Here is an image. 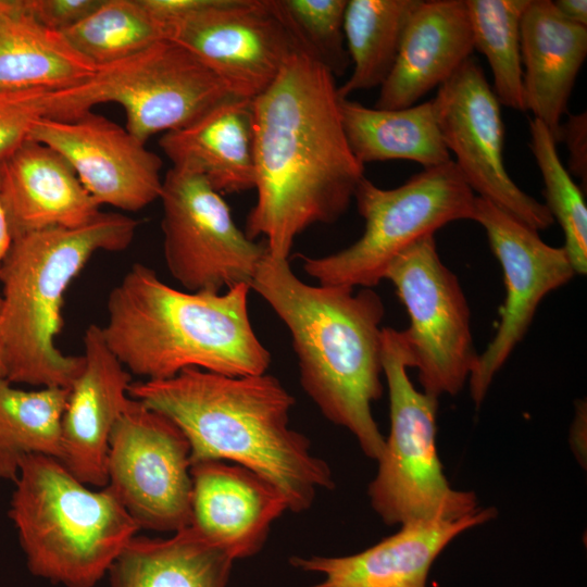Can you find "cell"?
I'll return each instance as SVG.
<instances>
[{
  "label": "cell",
  "instance_id": "obj_1",
  "mask_svg": "<svg viewBox=\"0 0 587 587\" xmlns=\"http://www.w3.org/2000/svg\"><path fill=\"white\" fill-rule=\"evenodd\" d=\"M251 108L257 200L245 234L288 260L301 233L346 212L364 165L346 136L335 76L308 52L292 54Z\"/></svg>",
  "mask_w": 587,
  "mask_h": 587
},
{
  "label": "cell",
  "instance_id": "obj_2",
  "mask_svg": "<svg viewBox=\"0 0 587 587\" xmlns=\"http://www.w3.org/2000/svg\"><path fill=\"white\" fill-rule=\"evenodd\" d=\"M128 395L182 430L191 464L241 465L273 484L292 512L308 510L320 490L334 487L327 463L290 427L295 399L273 375L187 369L165 379L132 382Z\"/></svg>",
  "mask_w": 587,
  "mask_h": 587
},
{
  "label": "cell",
  "instance_id": "obj_3",
  "mask_svg": "<svg viewBox=\"0 0 587 587\" xmlns=\"http://www.w3.org/2000/svg\"><path fill=\"white\" fill-rule=\"evenodd\" d=\"M250 288L288 328L304 391L377 461L385 448L372 413L383 392L380 297L372 288L305 284L267 251Z\"/></svg>",
  "mask_w": 587,
  "mask_h": 587
},
{
  "label": "cell",
  "instance_id": "obj_4",
  "mask_svg": "<svg viewBox=\"0 0 587 587\" xmlns=\"http://www.w3.org/2000/svg\"><path fill=\"white\" fill-rule=\"evenodd\" d=\"M248 285L223 292L187 291L135 263L107 300L101 326L107 345L126 370L145 380L187 369L227 376L266 373L271 353L249 316Z\"/></svg>",
  "mask_w": 587,
  "mask_h": 587
},
{
  "label": "cell",
  "instance_id": "obj_5",
  "mask_svg": "<svg viewBox=\"0 0 587 587\" xmlns=\"http://www.w3.org/2000/svg\"><path fill=\"white\" fill-rule=\"evenodd\" d=\"M138 225L128 215L100 212L78 227L13 238L0 264V342L7 380L71 388L84 359L65 354L57 346L65 292L96 252L127 249Z\"/></svg>",
  "mask_w": 587,
  "mask_h": 587
},
{
  "label": "cell",
  "instance_id": "obj_6",
  "mask_svg": "<svg viewBox=\"0 0 587 587\" xmlns=\"http://www.w3.org/2000/svg\"><path fill=\"white\" fill-rule=\"evenodd\" d=\"M10 501L27 567L65 587H93L139 529L105 486L91 490L58 459L32 454Z\"/></svg>",
  "mask_w": 587,
  "mask_h": 587
},
{
  "label": "cell",
  "instance_id": "obj_7",
  "mask_svg": "<svg viewBox=\"0 0 587 587\" xmlns=\"http://www.w3.org/2000/svg\"><path fill=\"white\" fill-rule=\"evenodd\" d=\"M382 365L389 394L390 432L369 486L372 508L388 525L455 521L477 512V497L448 483L436 446L438 398L419 391L400 330L383 327Z\"/></svg>",
  "mask_w": 587,
  "mask_h": 587
},
{
  "label": "cell",
  "instance_id": "obj_8",
  "mask_svg": "<svg viewBox=\"0 0 587 587\" xmlns=\"http://www.w3.org/2000/svg\"><path fill=\"white\" fill-rule=\"evenodd\" d=\"M353 198L364 220L362 236L336 253L303 257L304 272L321 285L376 286L414 242L451 222L472 220L476 196L451 160L391 189L364 177Z\"/></svg>",
  "mask_w": 587,
  "mask_h": 587
},
{
  "label": "cell",
  "instance_id": "obj_9",
  "mask_svg": "<svg viewBox=\"0 0 587 587\" xmlns=\"http://www.w3.org/2000/svg\"><path fill=\"white\" fill-rule=\"evenodd\" d=\"M235 98L196 55L161 40L121 61L98 66L87 80L60 90V118L70 120L101 103L125 112V128L146 142L184 127L216 104Z\"/></svg>",
  "mask_w": 587,
  "mask_h": 587
},
{
  "label": "cell",
  "instance_id": "obj_10",
  "mask_svg": "<svg viewBox=\"0 0 587 587\" xmlns=\"http://www.w3.org/2000/svg\"><path fill=\"white\" fill-rule=\"evenodd\" d=\"M410 320L400 330L410 367L423 391L438 398L462 390L476 364L471 312L458 277L440 260L434 235L426 236L388 266Z\"/></svg>",
  "mask_w": 587,
  "mask_h": 587
},
{
  "label": "cell",
  "instance_id": "obj_11",
  "mask_svg": "<svg viewBox=\"0 0 587 587\" xmlns=\"http://www.w3.org/2000/svg\"><path fill=\"white\" fill-rule=\"evenodd\" d=\"M160 200L164 260L185 290L251 285L266 248L238 228L221 193L201 176L171 167Z\"/></svg>",
  "mask_w": 587,
  "mask_h": 587
},
{
  "label": "cell",
  "instance_id": "obj_12",
  "mask_svg": "<svg viewBox=\"0 0 587 587\" xmlns=\"http://www.w3.org/2000/svg\"><path fill=\"white\" fill-rule=\"evenodd\" d=\"M190 469L182 430L130 398L110 435L107 487L139 528L175 533L190 525Z\"/></svg>",
  "mask_w": 587,
  "mask_h": 587
},
{
  "label": "cell",
  "instance_id": "obj_13",
  "mask_svg": "<svg viewBox=\"0 0 587 587\" xmlns=\"http://www.w3.org/2000/svg\"><path fill=\"white\" fill-rule=\"evenodd\" d=\"M165 26L167 40L196 55L240 99L264 92L302 50L276 0H203Z\"/></svg>",
  "mask_w": 587,
  "mask_h": 587
},
{
  "label": "cell",
  "instance_id": "obj_14",
  "mask_svg": "<svg viewBox=\"0 0 587 587\" xmlns=\"http://www.w3.org/2000/svg\"><path fill=\"white\" fill-rule=\"evenodd\" d=\"M432 101L444 142L473 192L536 232L550 227L554 220L548 208L507 172L500 102L480 65L467 59Z\"/></svg>",
  "mask_w": 587,
  "mask_h": 587
},
{
  "label": "cell",
  "instance_id": "obj_15",
  "mask_svg": "<svg viewBox=\"0 0 587 587\" xmlns=\"http://www.w3.org/2000/svg\"><path fill=\"white\" fill-rule=\"evenodd\" d=\"M472 220L485 229L505 286L498 329L478 353L469 377L471 397L478 407L495 375L525 336L541 300L576 274L563 247L546 243L538 232L490 201L476 197Z\"/></svg>",
  "mask_w": 587,
  "mask_h": 587
},
{
  "label": "cell",
  "instance_id": "obj_16",
  "mask_svg": "<svg viewBox=\"0 0 587 587\" xmlns=\"http://www.w3.org/2000/svg\"><path fill=\"white\" fill-rule=\"evenodd\" d=\"M28 139L59 152L100 207L136 212L160 199V157L103 115L88 111L70 120L45 117Z\"/></svg>",
  "mask_w": 587,
  "mask_h": 587
},
{
  "label": "cell",
  "instance_id": "obj_17",
  "mask_svg": "<svg viewBox=\"0 0 587 587\" xmlns=\"http://www.w3.org/2000/svg\"><path fill=\"white\" fill-rule=\"evenodd\" d=\"M83 342L84 365L68 389L59 461L85 485L105 487L110 435L130 401L133 380L107 345L101 326L90 324Z\"/></svg>",
  "mask_w": 587,
  "mask_h": 587
},
{
  "label": "cell",
  "instance_id": "obj_18",
  "mask_svg": "<svg viewBox=\"0 0 587 587\" xmlns=\"http://www.w3.org/2000/svg\"><path fill=\"white\" fill-rule=\"evenodd\" d=\"M496 510L479 509L455 521H420L351 555L292 557L294 566L323 575L310 587H426L429 569L458 535L488 522Z\"/></svg>",
  "mask_w": 587,
  "mask_h": 587
},
{
  "label": "cell",
  "instance_id": "obj_19",
  "mask_svg": "<svg viewBox=\"0 0 587 587\" xmlns=\"http://www.w3.org/2000/svg\"><path fill=\"white\" fill-rule=\"evenodd\" d=\"M0 193L12 239L87 224L101 211L67 161L27 139L0 161Z\"/></svg>",
  "mask_w": 587,
  "mask_h": 587
},
{
  "label": "cell",
  "instance_id": "obj_20",
  "mask_svg": "<svg viewBox=\"0 0 587 587\" xmlns=\"http://www.w3.org/2000/svg\"><path fill=\"white\" fill-rule=\"evenodd\" d=\"M190 525L222 544L236 559L255 554L286 510L283 494L268 480L238 464H191Z\"/></svg>",
  "mask_w": 587,
  "mask_h": 587
},
{
  "label": "cell",
  "instance_id": "obj_21",
  "mask_svg": "<svg viewBox=\"0 0 587 587\" xmlns=\"http://www.w3.org/2000/svg\"><path fill=\"white\" fill-rule=\"evenodd\" d=\"M474 50L465 0H420L404 28L375 108L414 105L447 82Z\"/></svg>",
  "mask_w": 587,
  "mask_h": 587
},
{
  "label": "cell",
  "instance_id": "obj_22",
  "mask_svg": "<svg viewBox=\"0 0 587 587\" xmlns=\"http://www.w3.org/2000/svg\"><path fill=\"white\" fill-rule=\"evenodd\" d=\"M526 111L559 143L561 118L587 55V27L564 20L552 0H529L521 20Z\"/></svg>",
  "mask_w": 587,
  "mask_h": 587
},
{
  "label": "cell",
  "instance_id": "obj_23",
  "mask_svg": "<svg viewBox=\"0 0 587 587\" xmlns=\"http://www.w3.org/2000/svg\"><path fill=\"white\" fill-rule=\"evenodd\" d=\"M251 101L229 98L163 134L159 145L172 167L201 176L221 195L254 189Z\"/></svg>",
  "mask_w": 587,
  "mask_h": 587
},
{
  "label": "cell",
  "instance_id": "obj_24",
  "mask_svg": "<svg viewBox=\"0 0 587 587\" xmlns=\"http://www.w3.org/2000/svg\"><path fill=\"white\" fill-rule=\"evenodd\" d=\"M235 558L189 525L166 539L134 536L112 563L111 587H226Z\"/></svg>",
  "mask_w": 587,
  "mask_h": 587
},
{
  "label": "cell",
  "instance_id": "obj_25",
  "mask_svg": "<svg viewBox=\"0 0 587 587\" xmlns=\"http://www.w3.org/2000/svg\"><path fill=\"white\" fill-rule=\"evenodd\" d=\"M97 68L62 33L41 25L23 0H0V89L67 88Z\"/></svg>",
  "mask_w": 587,
  "mask_h": 587
},
{
  "label": "cell",
  "instance_id": "obj_26",
  "mask_svg": "<svg viewBox=\"0 0 587 587\" xmlns=\"http://www.w3.org/2000/svg\"><path fill=\"white\" fill-rule=\"evenodd\" d=\"M340 113L351 150L363 165L408 160L429 168L451 161L432 99L403 109H377L340 98Z\"/></svg>",
  "mask_w": 587,
  "mask_h": 587
},
{
  "label": "cell",
  "instance_id": "obj_27",
  "mask_svg": "<svg viewBox=\"0 0 587 587\" xmlns=\"http://www.w3.org/2000/svg\"><path fill=\"white\" fill-rule=\"evenodd\" d=\"M419 3L420 0H348L344 34L352 72L338 87L340 98L384 84Z\"/></svg>",
  "mask_w": 587,
  "mask_h": 587
},
{
  "label": "cell",
  "instance_id": "obj_28",
  "mask_svg": "<svg viewBox=\"0 0 587 587\" xmlns=\"http://www.w3.org/2000/svg\"><path fill=\"white\" fill-rule=\"evenodd\" d=\"M67 397L65 388L25 390L0 380V479L14 482L27 455L61 459Z\"/></svg>",
  "mask_w": 587,
  "mask_h": 587
},
{
  "label": "cell",
  "instance_id": "obj_29",
  "mask_svg": "<svg viewBox=\"0 0 587 587\" xmlns=\"http://www.w3.org/2000/svg\"><path fill=\"white\" fill-rule=\"evenodd\" d=\"M63 35L95 65L103 66L166 40V27L143 0H101Z\"/></svg>",
  "mask_w": 587,
  "mask_h": 587
},
{
  "label": "cell",
  "instance_id": "obj_30",
  "mask_svg": "<svg viewBox=\"0 0 587 587\" xmlns=\"http://www.w3.org/2000/svg\"><path fill=\"white\" fill-rule=\"evenodd\" d=\"M529 0H465L474 49L487 59L492 90L510 109L526 111L521 20Z\"/></svg>",
  "mask_w": 587,
  "mask_h": 587
},
{
  "label": "cell",
  "instance_id": "obj_31",
  "mask_svg": "<svg viewBox=\"0 0 587 587\" xmlns=\"http://www.w3.org/2000/svg\"><path fill=\"white\" fill-rule=\"evenodd\" d=\"M529 148L545 184V197L553 220L564 234V247L575 274L587 272V207L582 190L565 170L557 142L538 120L529 121Z\"/></svg>",
  "mask_w": 587,
  "mask_h": 587
},
{
  "label": "cell",
  "instance_id": "obj_32",
  "mask_svg": "<svg viewBox=\"0 0 587 587\" xmlns=\"http://www.w3.org/2000/svg\"><path fill=\"white\" fill-rule=\"evenodd\" d=\"M279 11L302 50L334 76L350 64L344 18L348 0H276Z\"/></svg>",
  "mask_w": 587,
  "mask_h": 587
},
{
  "label": "cell",
  "instance_id": "obj_33",
  "mask_svg": "<svg viewBox=\"0 0 587 587\" xmlns=\"http://www.w3.org/2000/svg\"><path fill=\"white\" fill-rule=\"evenodd\" d=\"M57 89H0V161L28 139L35 123L54 117Z\"/></svg>",
  "mask_w": 587,
  "mask_h": 587
},
{
  "label": "cell",
  "instance_id": "obj_34",
  "mask_svg": "<svg viewBox=\"0 0 587 587\" xmlns=\"http://www.w3.org/2000/svg\"><path fill=\"white\" fill-rule=\"evenodd\" d=\"M101 0H23L27 11L45 27L64 33L90 14Z\"/></svg>",
  "mask_w": 587,
  "mask_h": 587
},
{
  "label": "cell",
  "instance_id": "obj_35",
  "mask_svg": "<svg viewBox=\"0 0 587 587\" xmlns=\"http://www.w3.org/2000/svg\"><path fill=\"white\" fill-rule=\"evenodd\" d=\"M559 142H564L570 152V172L584 179L587 178V115L586 112L570 115L561 124Z\"/></svg>",
  "mask_w": 587,
  "mask_h": 587
},
{
  "label": "cell",
  "instance_id": "obj_36",
  "mask_svg": "<svg viewBox=\"0 0 587 587\" xmlns=\"http://www.w3.org/2000/svg\"><path fill=\"white\" fill-rule=\"evenodd\" d=\"M552 4L564 20L587 27L586 0H553Z\"/></svg>",
  "mask_w": 587,
  "mask_h": 587
},
{
  "label": "cell",
  "instance_id": "obj_37",
  "mask_svg": "<svg viewBox=\"0 0 587 587\" xmlns=\"http://www.w3.org/2000/svg\"><path fill=\"white\" fill-rule=\"evenodd\" d=\"M12 240L13 239L11 230L9 227L0 193V264L9 251Z\"/></svg>",
  "mask_w": 587,
  "mask_h": 587
},
{
  "label": "cell",
  "instance_id": "obj_38",
  "mask_svg": "<svg viewBox=\"0 0 587 587\" xmlns=\"http://www.w3.org/2000/svg\"><path fill=\"white\" fill-rule=\"evenodd\" d=\"M7 379V364L3 348L0 342V380Z\"/></svg>",
  "mask_w": 587,
  "mask_h": 587
},
{
  "label": "cell",
  "instance_id": "obj_39",
  "mask_svg": "<svg viewBox=\"0 0 587 587\" xmlns=\"http://www.w3.org/2000/svg\"><path fill=\"white\" fill-rule=\"evenodd\" d=\"M1 304H2V297H1V291H0V309H1Z\"/></svg>",
  "mask_w": 587,
  "mask_h": 587
}]
</instances>
